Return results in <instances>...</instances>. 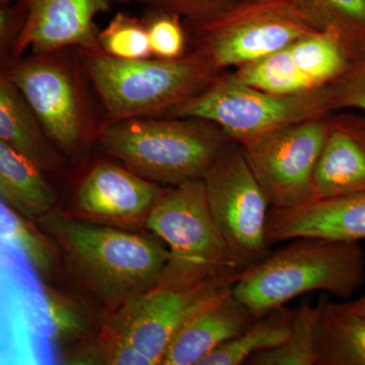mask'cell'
<instances>
[{"label": "cell", "mask_w": 365, "mask_h": 365, "mask_svg": "<svg viewBox=\"0 0 365 365\" xmlns=\"http://www.w3.org/2000/svg\"><path fill=\"white\" fill-rule=\"evenodd\" d=\"M206 198L213 220L245 268L271 253L266 237L270 204L240 144L234 143L204 175Z\"/></svg>", "instance_id": "ba28073f"}, {"label": "cell", "mask_w": 365, "mask_h": 365, "mask_svg": "<svg viewBox=\"0 0 365 365\" xmlns=\"http://www.w3.org/2000/svg\"><path fill=\"white\" fill-rule=\"evenodd\" d=\"M235 281H209L185 288L157 285L113 311L104 328L128 341L151 365L160 364L182 327L230 294Z\"/></svg>", "instance_id": "30bf717a"}, {"label": "cell", "mask_w": 365, "mask_h": 365, "mask_svg": "<svg viewBox=\"0 0 365 365\" xmlns=\"http://www.w3.org/2000/svg\"><path fill=\"white\" fill-rule=\"evenodd\" d=\"M113 0H24V18L14 40L16 56L28 48L36 54L78 46L101 51L96 18L111 9Z\"/></svg>", "instance_id": "4fadbf2b"}, {"label": "cell", "mask_w": 365, "mask_h": 365, "mask_svg": "<svg viewBox=\"0 0 365 365\" xmlns=\"http://www.w3.org/2000/svg\"><path fill=\"white\" fill-rule=\"evenodd\" d=\"M256 319L232 292L190 319L170 343L163 365H198L216 348L242 333Z\"/></svg>", "instance_id": "e0dca14e"}, {"label": "cell", "mask_w": 365, "mask_h": 365, "mask_svg": "<svg viewBox=\"0 0 365 365\" xmlns=\"http://www.w3.org/2000/svg\"><path fill=\"white\" fill-rule=\"evenodd\" d=\"M360 58L337 36L319 31L232 72L247 85L289 95L330 86Z\"/></svg>", "instance_id": "8fae6325"}, {"label": "cell", "mask_w": 365, "mask_h": 365, "mask_svg": "<svg viewBox=\"0 0 365 365\" xmlns=\"http://www.w3.org/2000/svg\"><path fill=\"white\" fill-rule=\"evenodd\" d=\"M16 21V11L13 7L2 6L0 11V34H1L2 45L6 44L7 41L11 39V34L14 32Z\"/></svg>", "instance_id": "4dcf8cb0"}, {"label": "cell", "mask_w": 365, "mask_h": 365, "mask_svg": "<svg viewBox=\"0 0 365 365\" xmlns=\"http://www.w3.org/2000/svg\"><path fill=\"white\" fill-rule=\"evenodd\" d=\"M364 283L365 254L359 242L302 237L246 269L232 294L258 319L309 292L349 299Z\"/></svg>", "instance_id": "7a4b0ae2"}, {"label": "cell", "mask_w": 365, "mask_h": 365, "mask_svg": "<svg viewBox=\"0 0 365 365\" xmlns=\"http://www.w3.org/2000/svg\"><path fill=\"white\" fill-rule=\"evenodd\" d=\"M146 225L170 248L158 285L185 288L209 281L237 280L247 269L235 258L213 220L203 179L163 190Z\"/></svg>", "instance_id": "277c9868"}, {"label": "cell", "mask_w": 365, "mask_h": 365, "mask_svg": "<svg viewBox=\"0 0 365 365\" xmlns=\"http://www.w3.org/2000/svg\"><path fill=\"white\" fill-rule=\"evenodd\" d=\"M100 143L134 174L176 186L202 179L235 141L217 125L199 118L136 117L108 124Z\"/></svg>", "instance_id": "3957f363"}, {"label": "cell", "mask_w": 365, "mask_h": 365, "mask_svg": "<svg viewBox=\"0 0 365 365\" xmlns=\"http://www.w3.org/2000/svg\"><path fill=\"white\" fill-rule=\"evenodd\" d=\"M101 50L118 59L136 60L153 57L150 40L143 20L117 14L98 34Z\"/></svg>", "instance_id": "484cf974"}, {"label": "cell", "mask_w": 365, "mask_h": 365, "mask_svg": "<svg viewBox=\"0 0 365 365\" xmlns=\"http://www.w3.org/2000/svg\"><path fill=\"white\" fill-rule=\"evenodd\" d=\"M187 28L193 34V50L217 73L265 58L321 31L297 0H240L212 20Z\"/></svg>", "instance_id": "52a82bcc"}, {"label": "cell", "mask_w": 365, "mask_h": 365, "mask_svg": "<svg viewBox=\"0 0 365 365\" xmlns=\"http://www.w3.org/2000/svg\"><path fill=\"white\" fill-rule=\"evenodd\" d=\"M1 1L2 6H9V2H11V0H0Z\"/></svg>", "instance_id": "d6a6232c"}, {"label": "cell", "mask_w": 365, "mask_h": 365, "mask_svg": "<svg viewBox=\"0 0 365 365\" xmlns=\"http://www.w3.org/2000/svg\"><path fill=\"white\" fill-rule=\"evenodd\" d=\"M121 1L127 2V1H130V0H121Z\"/></svg>", "instance_id": "836d02e7"}, {"label": "cell", "mask_w": 365, "mask_h": 365, "mask_svg": "<svg viewBox=\"0 0 365 365\" xmlns=\"http://www.w3.org/2000/svg\"><path fill=\"white\" fill-rule=\"evenodd\" d=\"M334 112L340 110L365 111V56L329 86Z\"/></svg>", "instance_id": "f546056e"}, {"label": "cell", "mask_w": 365, "mask_h": 365, "mask_svg": "<svg viewBox=\"0 0 365 365\" xmlns=\"http://www.w3.org/2000/svg\"><path fill=\"white\" fill-rule=\"evenodd\" d=\"M321 316L318 306L306 299L294 309L287 339L277 347L250 357L249 365H317V332Z\"/></svg>", "instance_id": "7402d4cb"}, {"label": "cell", "mask_w": 365, "mask_h": 365, "mask_svg": "<svg viewBox=\"0 0 365 365\" xmlns=\"http://www.w3.org/2000/svg\"><path fill=\"white\" fill-rule=\"evenodd\" d=\"M314 184L317 200L365 193L364 116L348 112L329 116Z\"/></svg>", "instance_id": "9a60e30c"}, {"label": "cell", "mask_w": 365, "mask_h": 365, "mask_svg": "<svg viewBox=\"0 0 365 365\" xmlns=\"http://www.w3.org/2000/svg\"><path fill=\"white\" fill-rule=\"evenodd\" d=\"M63 360L69 364L151 365L128 341L106 328L98 337L69 348Z\"/></svg>", "instance_id": "d4e9b609"}, {"label": "cell", "mask_w": 365, "mask_h": 365, "mask_svg": "<svg viewBox=\"0 0 365 365\" xmlns=\"http://www.w3.org/2000/svg\"><path fill=\"white\" fill-rule=\"evenodd\" d=\"M266 237L271 247L302 237L365 240V193L319 199L294 208H270Z\"/></svg>", "instance_id": "5bb4252c"}, {"label": "cell", "mask_w": 365, "mask_h": 365, "mask_svg": "<svg viewBox=\"0 0 365 365\" xmlns=\"http://www.w3.org/2000/svg\"><path fill=\"white\" fill-rule=\"evenodd\" d=\"M333 112L329 86L307 93H275L247 85L230 71L220 72L200 93L160 117L207 120L242 145L276 129Z\"/></svg>", "instance_id": "8992f818"}, {"label": "cell", "mask_w": 365, "mask_h": 365, "mask_svg": "<svg viewBox=\"0 0 365 365\" xmlns=\"http://www.w3.org/2000/svg\"><path fill=\"white\" fill-rule=\"evenodd\" d=\"M0 197L2 203L32 220L51 212L56 202L54 190L46 181L42 170L1 141Z\"/></svg>", "instance_id": "ac0fdd59"}, {"label": "cell", "mask_w": 365, "mask_h": 365, "mask_svg": "<svg viewBox=\"0 0 365 365\" xmlns=\"http://www.w3.org/2000/svg\"><path fill=\"white\" fill-rule=\"evenodd\" d=\"M148 4L179 16L186 25H197L212 20L240 0H130Z\"/></svg>", "instance_id": "f1b7e54d"}, {"label": "cell", "mask_w": 365, "mask_h": 365, "mask_svg": "<svg viewBox=\"0 0 365 365\" xmlns=\"http://www.w3.org/2000/svg\"><path fill=\"white\" fill-rule=\"evenodd\" d=\"M28 220L1 202L2 241L18 249L36 271L50 274L56 265V255Z\"/></svg>", "instance_id": "cb8c5ba5"}, {"label": "cell", "mask_w": 365, "mask_h": 365, "mask_svg": "<svg viewBox=\"0 0 365 365\" xmlns=\"http://www.w3.org/2000/svg\"><path fill=\"white\" fill-rule=\"evenodd\" d=\"M297 1L319 30L334 34L357 56H365V0Z\"/></svg>", "instance_id": "603a6c76"}, {"label": "cell", "mask_w": 365, "mask_h": 365, "mask_svg": "<svg viewBox=\"0 0 365 365\" xmlns=\"http://www.w3.org/2000/svg\"><path fill=\"white\" fill-rule=\"evenodd\" d=\"M340 307L346 311L351 312L365 318V295L359 299L349 300V302H341Z\"/></svg>", "instance_id": "1f68e13d"}, {"label": "cell", "mask_w": 365, "mask_h": 365, "mask_svg": "<svg viewBox=\"0 0 365 365\" xmlns=\"http://www.w3.org/2000/svg\"><path fill=\"white\" fill-rule=\"evenodd\" d=\"M143 21L153 57L177 59L188 53V35L179 16L150 7Z\"/></svg>", "instance_id": "4316f807"}, {"label": "cell", "mask_w": 365, "mask_h": 365, "mask_svg": "<svg viewBox=\"0 0 365 365\" xmlns=\"http://www.w3.org/2000/svg\"><path fill=\"white\" fill-rule=\"evenodd\" d=\"M364 122H365V115H364Z\"/></svg>", "instance_id": "e575fe53"}, {"label": "cell", "mask_w": 365, "mask_h": 365, "mask_svg": "<svg viewBox=\"0 0 365 365\" xmlns=\"http://www.w3.org/2000/svg\"><path fill=\"white\" fill-rule=\"evenodd\" d=\"M329 131V116L276 129L241 146L271 208L317 200L314 177Z\"/></svg>", "instance_id": "9c48e42d"}, {"label": "cell", "mask_w": 365, "mask_h": 365, "mask_svg": "<svg viewBox=\"0 0 365 365\" xmlns=\"http://www.w3.org/2000/svg\"><path fill=\"white\" fill-rule=\"evenodd\" d=\"M123 60L86 52V68L113 121L160 117L203 91L217 76L200 53L177 59Z\"/></svg>", "instance_id": "5b68a950"}, {"label": "cell", "mask_w": 365, "mask_h": 365, "mask_svg": "<svg viewBox=\"0 0 365 365\" xmlns=\"http://www.w3.org/2000/svg\"><path fill=\"white\" fill-rule=\"evenodd\" d=\"M163 190L127 168L100 162L88 172L78 191V208L93 217L133 220L150 213Z\"/></svg>", "instance_id": "2e32d148"}, {"label": "cell", "mask_w": 365, "mask_h": 365, "mask_svg": "<svg viewBox=\"0 0 365 365\" xmlns=\"http://www.w3.org/2000/svg\"><path fill=\"white\" fill-rule=\"evenodd\" d=\"M292 316L294 309L282 307L255 319L242 333L216 348L198 365L246 364L250 357L273 349L287 339Z\"/></svg>", "instance_id": "44dd1931"}, {"label": "cell", "mask_w": 365, "mask_h": 365, "mask_svg": "<svg viewBox=\"0 0 365 365\" xmlns=\"http://www.w3.org/2000/svg\"><path fill=\"white\" fill-rule=\"evenodd\" d=\"M45 299L53 334L57 340L71 342L88 335V321L69 302L50 289L46 290Z\"/></svg>", "instance_id": "83f0119b"}, {"label": "cell", "mask_w": 365, "mask_h": 365, "mask_svg": "<svg viewBox=\"0 0 365 365\" xmlns=\"http://www.w3.org/2000/svg\"><path fill=\"white\" fill-rule=\"evenodd\" d=\"M317 365H365V318L321 302Z\"/></svg>", "instance_id": "ffe728a7"}, {"label": "cell", "mask_w": 365, "mask_h": 365, "mask_svg": "<svg viewBox=\"0 0 365 365\" xmlns=\"http://www.w3.org/2000/svg\"><path fill=\"white\" fill-rule=\"evenodd\" d=\"M39 120L19 88L6 76L0 78V141L37 165L53 167L56 158L46 143ZM43 129V128H42Z\"/></svg>", "instance_id": "d6986e66"}, {"label": "cell", "mask_w": 365, "mask_h": 365, "mask_svg": "<svg viewBox=\"0 0 365 365\" xmlns=\"http://www.w3.org/2000/svg\"><path fill=\"white\" fill-rule=\"evenodd\" d=\"M4 76L21 91L46 135L63 150L76 148L85 130V115L69 71L56 62L34 59L18 62Z\"/></svg>", "instance_id": "7c38bea8"}, {"label": "cell", "mask_w": 365, "mask_h": 365, "mask_svg": "<svg viewBox=\"0 0 365 365\" xmlns=\"http://www.w3.org/2000/svg\"><path fill=\"white\" fill-rule=\"evenodd\" d=\"M41 222L76 279L112 311L157 287L170 259L169 250L143 235L61 213H48Z\"/></svg>", "instance_id": "6da1fadb"}]
</instances>
